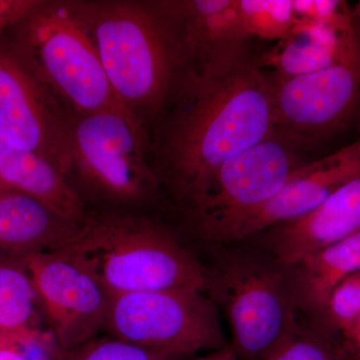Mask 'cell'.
Returning a JSON list of instances; mask_svg holds the SVG:
<instances>
[{
    "instance_id": "cell-1",
    "label": "cell",
    "mask_w": 360,
    "mask_h": 360,
    "mask_svg": "<svg viewBox=\"0 0 360 360\" xmlns=\"http://www.w3.org/2000/svg\"><path fill=\"white\" fill-rule=\"evenodd\" d=\"M181 92L160 158L175 195L191 208L225 161L274 131L271 82L248 58L220 77L186 78Z\"/></svg>"
},
{
    "instance_id": "cell-2",
    "label": "cell",
    "mask_w": 360,
    "mask_h": 360,
    "mask_svg": "<svg viewBox=\"0 0 360 360\" xmlns=\"http://www.w3.org/2000/svg\"><path fill=\"white\" fill-rule=\"evenodd\" d=\"M108 82L143 124L160 110L181 68L179 44L155 4L75 1Z\"/></svg>"
},
{
    "instance_id": "cell-3",
    "label": "cell",
    "mask_w": 360,
    "mask_h": 360,
    "mask_svg": "<svg viewBox=\"0 0 360 360\" xmlns=\"http://www.w3.org/2000/svg\"><path fill=\"white\" fill-rule=\"evenodd\" d=\"M66 252L111 296L188 290L206 295L205 267L167 229L134 215L87 214Z\"/></svg>"
},
{
    "instance_id": "cell-4",
    "label": "cell",
    "mask_w": 360,
    "mask_h": 360,
    "mask_svg": "<svg viewBox=\"0 0 360 360\" xmlns=\"http://www.w3.org/2000/svg\"><path fill=\"white\" fill-rule=\"evenodd\" d=\"M4 40L32 75L78 115L129 110L111 87L75 1H42Z\"/></svg>"
},
{
    "instance_id": "cell-5",
    "label": "cell",
    "mask_w": 360,
    "mask_h": 360,
    "mask_svg": "<svg viewBox=\"0 0 360 360\" xmlns=\"http://www.w3.org/2000/svg\"><path fill=\"white\" fill-rule=\"evenodd\" d=\"M205 272L206 295L226 314L238 359H266L300 328L290 271L274 258L229 255Z\"/></svg>"
},
{
    "instance_id": "cell-6",
    "label": "cell",
    "mask_w": 360,
    "mask_h": 360,
    "mask_svg": "<svg viewBox=\"0 0 360 360\" xmlns=\"http://www.w3.org/2000/svg\"><path fill=\"white\" fill-rule=\"evenodd\" d=\"M146 148L143 124L129 110L78 115L71 123L72 169L105 200L135 205L155 195L158 179Z\"/></svg>"
},
{
    "instance_id": "cell-7",
    "label": "cell",
    "mask_w": 360,
    "mask_h": 360,
    "mask_svg": "<svg viewBox=\"0 0 360 360\" xmlns=\"http://www.w3.org/2000/svg\"><path fill=\"white\" fill-rule=\"evenodd\" d=\"M188 290L139 291L111 297L103 330L168 357L225 347L217 304Z\"/></svg>"
},
{
    "instance_id": "cell-8",
    "label": "cell",
    "mask_w": 360,
    "mask_h": 360,
    "mask_svg": "<svg viewBox=\"0 0 360 360\" xmlns=\"http://www.w3.org/2000/svg\"><path fill=\"white\" fill-rule=\"evenodd\" d=\"M296 144L274 129L255 146L225 161L205 195L191 207L196 227L208 240L276 195L300 165Z\"/></svg>"
},
{
    "instance_id": "cell-9",
    "label": "cell",
    "mask_w": 360,
    "mask_h": 360,
    "mask_svg": "<svg viewBox=\"0 0 360 360\" xmlns=\"http://www.w3.org/2000/svg\"><path fill=\"white\" fill-rule=\"evenodd\" d=\"M270 82L276 131L295 144L335 134L360 103V40L328 68Z\"/></svg>"
},
{
    "instance_id": "cell-10",
    "label": "cell",
    "mask_w": 360,
    "mask_h": 360,
    "mask_svg": "<svg viewBox=\"0 0 360 360\" xmlns=\"http://www.w3.org/2000/svg\"><path fill=\"white\" fill-rule=\"evenodd\" d=\"M70 120L15 52L0 44V141L37 153L63 175L72 169Z\"/></svg>"
},
{
    "instance_id": "cell-11",
    "label": "cell",
    "mask_w": 360,
    "mask_h": 360,
    "mask_svg": "<svg viewBox=\"0 0 360 360\" xmlns=\"http://www.w3.org/2000/svg\"><path fill=\"white\" fill-rule=\"evenodd\" d=\"M23 262L63 354L103 330L112 296L79 260L59 250Z\"/></svg>"
},
{
    "instance_id": "cell-12",
    "label": "cell",
    "mask_w": 360,
    "mask_h": 360,
    "mask_svg": "<svg viewBox=\"0 0 360 360\" xmlns=\"http://www.w3.org/2000/svg\"><path fill=\"white\" fill-rule=\"evenodd\" d=\"M179 44L186 78L210 79L231 72L250 58L238 0H184L155 4Z\"/></svg>"
},
{
    "instance_id": "cell-13",
    "label": "cell",
    "mask_w": 360,
    "mask_h": 360,
    "mask_svg": "<svg viewBox=\"0 0 360 360\" xmlns=\"http://www.w3.org/2000/svg\"><path fill=\"white\" fill-rule=\"evenodd\" d=\"M360 174V139L326 158L303 163L269 201L241 217L221 234L233 243L264 233L314 212L331 193Z\"/></svg>"
},
{
    "instance_id": "cell-14",
    "label": "cell",
    "mask_w": 360,
    "mask_h": 360,
    "mask_svg": "<svg viewBox=\"0 0 360 360\" xmlns=\"http://www.w3.org/2000/svg\"><path fill=\"white\" fill-rule=\"evenodd\" d=\"M360 232V174L305 217L267 229L269 257L290 269L315 251Z\"/></svg>"
},
{
    "instance_id": "cell-15",
    "label": "cell",
    "mask_w": 360,
    "mask_h": 360,
    "mask_svg": "<svg viewBox=\"0 0 360 360\" xmlns=\"http://www.w3.org/2000/svg\"><path fill=\"white\" fill-rule=\"evenodd\" d=\"M79 226L37 198L0 182V257L25 259L65 250Z\"/></svg>"
},
{
    "instance_id": "cell-16",
    "label": "cell",
    "mask_w": 360,
    "mask_h": 360,
    "mask_svg": "<svg viewBox=\"0 0 360 360\" xmlns=\"http://www.w3.org/2000/svg\"><path fill=\"white\" fill-rule=\"evenodd\" d=\"M352 13L335 22L297 21L258 63L276 77H295L333 65L357 41Z\"/></svg>"
},
{
    "instance_id": "cell-17",
    "label": "cell",
    "mask_w": 360,
    "mask_h": 360,
    "mask_svg": "<svg viewBox=\"0 0 360 360\" xmlns=\"http://www.w3.org/2000/svg\"><path fill=\"white\" fill-rule=\"evenodd\" d=\"M0 182L37 198L73 224H84L87 212L77 191L65 175L37 153L0 141Z\"/></svg>"
},
{
    "instance_id": "cell-18",
    "label": "cell",
    "mask_w": 360,
    "mask_h": 360,
    "mask_svg": "<svg viewBox=\"0 0 360 360\" xmlns=\"http://www.w3.org/2000/svg\"><path fill=\"white\" fill-rule=\"evenodd\" d=\"M288 271L298 309L321 322L333 290L360 271V232L307 255Z\"/></svg>"
},
{
    "instance_id": "cell-19",
    "label": "cell",
    "mask_w": 360,
    "mask_h": 360,
    "mask_svg": "<svg viewBox=\"0 0 360 360\" xmlns=\"http://www.w3.org/2000/svg\"><path fill=\"white\" fill-rule=\"evenodd\" d=\"M44 311L23 259L0 257V336L40 328Z\"/></svg>"
},
{
    "instance_id": "cell-20",
    "label": "cell",
    "mask_w": 360,
    "mask_h": 360,
    "mask_svg": "<svg viewBox=\"0 0 360 360\" xmlns=\"http://www.w3.org/2000/svg\"><path fill=\"white\" fill-rule=\"evenodd\" d=\"M238 11L250 39H281L296 23L290 0H238Z\"/></svg>"
},
{
    "instance_id": "cell-21",
    "label": "cell",
    "mask_w": 360,
    "mask_h": 360,
    "mask_svg": "<svg viewBox=\"0 0 360 360\" xmlns=\"http://www.w3.org/2000/svg\"><path fill=\"white\" fill-rule=\"evenodd\" d=\"M265 360H352L340 336L324 328L297 330Z\"/></svg>"
},
{
    "instance_id": "cell-22",
    "label": "cell",
    "mask_w": 360,
    "mask_h": 360,
    "mask_svg": "<svg viewBox=\"0 0 360 360\" xmlns=\"http://www.w3.org/2000/svg\"><path fill=\"white\" fill-rule=\"evenodd\" d=\"M63 355L52 331L37 329L0 336V360H61Z\"/></svg>"
},
{
    "instance_id": "cell-23",
    "label": "cell",
    "mask_w": 360,
    "mask_h": 360,
    "mask_svg": "<svg viewBox=\"0 0 360 360\" xmlns=\"http://www.w3.org/2000/svg\"><path fill=\"white\" fill-rule=\"evenodd\" d=\"M360 315V271L338 284L329 295L323 315L322 328L340 335Z\"/></svg>"
},
{
    "instance_id": "cell-24",
    "label": "cell",
    "mask_w": 360,
    "mask_h": 360,
    "mask_svg": "<svg viewBox=\"0 0 360 360\" xmlns=\"http://www.w3.org/2000/svg\"><path fill=\"white\" fill-rule=\"evenodd\" d=\"M167 355L118 338H92L63 354L61 360H167Z\"/></svg>"
},
{
    "instance_id": "cell-25",
    "label": "cell",
    "mask_w": 360,
    "mask_h": 360,
    "mask_svg": "<svg viewBox=\"0 0 360 360\" xmlns=\"http://www.w3.org/2000/svg\"><path fill=\"white\" fill-rule=\"evenodd\" d=\"M41 4L42 0H0V44Z\"/></svg>"
},
{
    "instance_id": "cell-26",
    "label": "cell",
    "mask_w": 360,
    "mask_h": 360,
    "mask_svg": "<svg viewBox=\"0 0 360 360\" xmlns=\"http://www.w3.org/2000/svg\"><path fill=\"white\" fill-rule=\"evenodd\" d=\"M338 336L350 359L360 360V315L349 328Z\"/></svg>"
},
{
    "instance_id": "cell-27",
    "label": "cell",
    "mask_w": 360,
    "mask_h": 360,
    "mask_svg": "<svg viewBox=\"0 0 360 360\" xmlns=\"http://www.w3.org/2000/svg\"><path fill=\"white\" fill-rule=\"evenodd\" d=\"M195 360H238L231 345L215 349L212 354Z\"/></svg>"
},
{
    "instance_id": "cell-28",
    "label": "cell",
    "mask_w": 360,
    "mask_h": 360,
    "mask_svg": "<svg viewBox=\"0 0 360 360\" xmlns=\"http://www.w3.org/2000/svg\"><path fill=\"white\" fill-rule=\"evenodd\" d=\"M352 25L357 37L360 40V1L355 6V8L352 11Z\"/></svg>"
}]
</instances>
